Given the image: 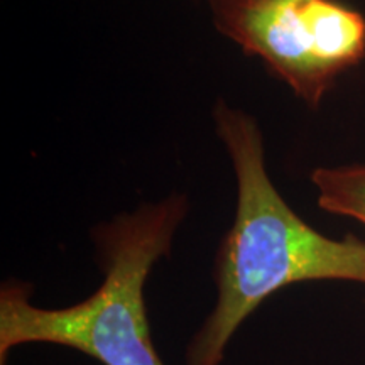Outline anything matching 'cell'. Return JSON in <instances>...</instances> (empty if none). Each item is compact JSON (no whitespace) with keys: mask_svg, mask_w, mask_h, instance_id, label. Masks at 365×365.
<instances>
[{"mask_svg":"<svg viewBox=\"0 0 365 365\" xmlns=\"http://www.w3.org/2000/svg\"><path fill=\"white\" fill-rule=\"evenodd\" d=\"M208 2H218V0H208ZM223 2H235V0H223Z\"/></svg>","mask_w":365,"mask_h":365,"instance_id":"8992f818","label":"cell"},{"mask_svg":"<svg viewBox=\"0 0 365 365\" xmlns=\"http://www.w3.org/2000/svg\"><path fill=\"white\" fill-rule=\"evenodd\" d=\"M307 11L319 63L333 76L357 65L365 54L362 14L335 0H308Z\"/></svg>","mask_w":365,"mask_h":365,"instance_id":"277c9868","label":"cell"},{"mask_svg":"<svg viewBox=\"0 0 365 365\" xmlns=\"http://www.w3.org/2000/svg\"><path fill=\"white\" fill-rule=\"evenodd\" d=\"M213 120L234 166L237 208L217 254L215 308L188 344L185 365H222L242 323L282 287L308 281L365 284V242L319 234L286 203L269 178L255 118L218 102Z\"/></svg>","mask_w":365,"mask_h":365,"instance_id":"6da1fadb","label":"cell"},{"mask_svg":"<svg viewBox=\"0 0 365 365\" xmlns=\"http://www.w3.org/2000/svg\"><path fill=\"white\" fill-rule=\"evenodd\" d=\"M186 213V196L171 195L93 228L103 282L73 307L39 308L31 303L29 286L4 282L0 365L26 344L68 346L103 365H164L150 339L144 286L150 269L170 255Z\"/></svg>","mask_w":365,"mask_h":365,"instance_id":"7a4b0ae2","label":"cell"},{"mask_svg":"<svg viewBox=\"0 0 365 365\" xmlns=\"http://www.w3.org/2000/svg\"><path fill=\"white\" fill-rule=\"evenodd\" d=\"M312 181L318 205L328 213L350 217L365 227V164L344 168H317Z\"/></svg>","mask_w":365,"mask_h":365,"instance_id":"5b68a950","label":"cell"},{"mask_svg":"<svg viewBox=\"0 0 365 365\" xmlns=\"http://www.w3.org/2000/svg\"><path fill=\"white\" fill-rule=\"evenodd\" d=\"M217 29L245 53L262 58L308 105H318L335 76L319 63L308 0L208 2Z\"/></svg>","mask_w":365,"mask_h":365,"instance_id":"3957f363","label":"cell"}]
</instances>
